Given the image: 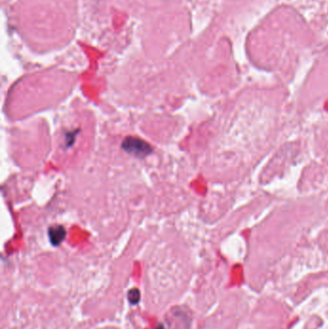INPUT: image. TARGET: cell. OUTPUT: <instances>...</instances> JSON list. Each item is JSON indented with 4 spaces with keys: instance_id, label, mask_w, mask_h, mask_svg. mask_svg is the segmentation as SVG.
I'll return each mask as SVG.
<instances>
[{
    "instance_id": "cell-1",
    "label": "cell",
    "mask_w": 328,
    "mask_h": 329,
    "mask_svg": "<svg viewBox=\"0 0 328 329\" xmlns=\"http://www.w3.org/2000/svg\"><path fill=\"white\" fill-rule=\"evenodd\" d=\"M122 148L125 152L137 158H146L153 152V149L150 144L137 137L125 138L122 144Z\"/></svg>"
},
{
    "instance_id": "cell-2",
    "label": "cell",
    "mask_w": 328,
    "mask_h": 329,
    "mask_svg": "<svg viewBox=\"0 0 328 329\" xmlns=\"http://www.w3.org/2000/svg\"><path fill=\"white\" fill-rule=\"evenodd\" d=\"M48 239L52 246L59 247L66 239L67 231L63 225H55L48 228Z\"/></svg>"
},
{
    "instance_id": "cell-3",
    "label": "cell",
    "mask_w": 328,
    "mask_h": 329,
    "mask_svg": "<svg viewBox=\"0 0 328 329\" xmlns=\"http://www.w3.org/2000/svg\"><path fill=\"white\" fill-rule=\"evenodd\" d=\"M140 299H141V294H140V291L137 290V289H132L129 291L128 293V300L130 303L132 304H137L138 302H140Z\"/></svg>"
}]
</instances>
